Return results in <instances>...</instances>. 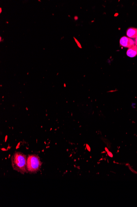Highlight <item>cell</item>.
I'll return each instance as SVG.
<instances>
[{
    "label": "cell",
    "mask_w": 137,
    "mask_h": 207,
    "mask_svg": "<svg viewBox=\"0 0 137 207\" xmlns=\"http://www.w3.org/2000/svg\"><path fill=\"white\" fill-rule=\"evenodd\" d=\"M13 168L21 174L27 172V156L22 153L16 152L11 158Z\"/></svg>",
    "instance_id": "obj_1"
},
{
    "label": "cell",
    "mask_w": 137,
    "mask_h": 207,
    "mask_svg": "<svg viewBox=\"0 0 137 207\" xmlns=\"http://www.w3.org/2000/svg\"><path fill=\"white\" fill-rule=\"evenodd\" d=\"M42 165L40 158L35 155H30L27 158V172L30 173H35L40 170Z\"/></svg>",
    "instance_id": "obj_2"
},
{
    "label": "cell",
    "mask_w": 137,
    "mask_h": 207,
    "mask_svg": "<svg viewBox=\"0 0 137 207\" xmlns=\"http://www.w3.org/2000/svg\"><path fill=\"white\" fill-rule=\"evenodd\" d=\"M120 43L121 46L128 48H130L135 45L134 41L131 38L126 37H121L120 39Z\"/></svg>",
    "instance_id": "obj_3"
},
{
    "label": "cell",
    "mask_w": 137,
    "mask_h": 207,
    "mask_svg": "<svg viewBox=\"0 0 137 207\" xmlns=\"http://www.w3.org/2000/svg\"><path fill=\"white\" fill-rule=\"evenodd\" d=\"M127 56L130 57H135L137 55V46L135 45L134 46L128 48L127 52Z\"/></svg>",
    "instance_id": "obj_4"
},
{
    "label": "cell",
    "mask_w": 137,
    "mask_h": 207,
    "mask_svg": "<svg viewBox=\"0 0 137 207\" xmlns=\"http://www.w3.org/2000/svg\"><path fill=\"white\" fill-rule=\"evenodd\" d=\"M127 35L129 38L135 39L137 36V29L133 27L128 28L127 30Z\"/></svg>",
    "instance_id": "obj_5"
},
{
    "label": "cell",
    "mask_w": 137,
    "mask_h": 207,
    "mask_svg": "<svg viewBox=\"0 0 137 207\" xmlns=\"http://www.w3.org/2000/svg\"><path fill=\"white\" fill-rule=\"evenodd\" d=\"M134 43L135 44V45L137 46V36L135 38V40Z\"/></svg>",
    "instance_id": "obj_6"
}]
</instances>
